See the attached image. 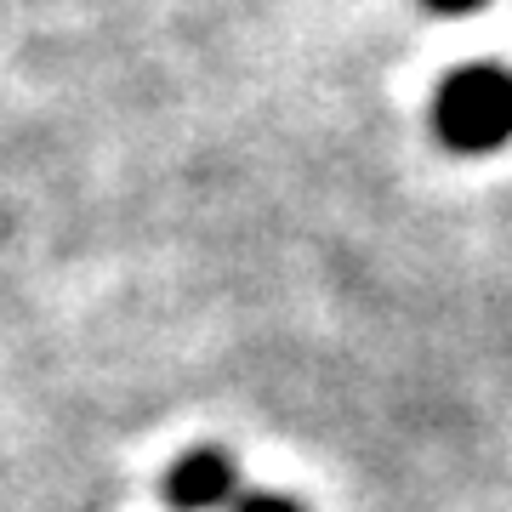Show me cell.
Returning a JSON list of instances; mask_svg holds the SVG:
<instances>
[{"instance_id": "1", "label": "cell", "mask_w": 512, "mask_h": 512, "mask_svg": "<svg viewBox=\"0 0 512 512\" xmlns=\"http://www.w3.org/2000/svg\"><path fill=\"white\" fill-rule=\"evenodd\" d=\"M433 126L456 154H495L512 137V74L501 63L456 69L439 86Z\"/></svg>"}, {"instance_id": "2", "label": "cell", "mask_w": 512, "mask_h": 512, "mask_svg": "<svg viewBox=\"0 0 512 512\" xmlns=\"http://www.w3.org/2000/svg\"><path fill=\"white\" fill-rule=\"evenodd\" d=\"M239 495V467L222 450H188L165 478V501L177 512H234Z\"/></svg>"}, {"instance_id": "3", "label": "cell", "mask_w": 512, "mask_h": 512, "mask_svg": "<svg viewBox=\"0 0 512 512\" xmlns=\"http://www.w3.org/2000/svg\"><path fill=\"white\" fill-rule=\"evenodd\" d=\"M234 512H302L296 501H285V495H239Z\"/></svg>"}, {"instance_id": "4", "label": "cell", "mask_w": 512, "mask_h": 512, "mask_svg": "<svg viewBox=\"0 0 512 512\" xmlns=\"http://www.w3.org/2000/svg\"><path fill=\"white\" fill-rule=\"evenodd\" d=\"M421 6H427V12H439V18H473L484 0H421Z\"/></svg>"}]
</instances>
